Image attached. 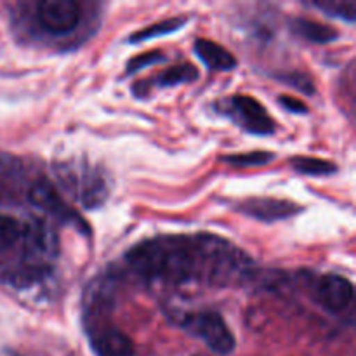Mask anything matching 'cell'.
Wrapping results in <instances>:
<instances>
[{"mask_svg":"<svg viewBox=\"0 0 356 356\" xmlns=\"http://www.w3.org/2000/svg\"><path fill=\"white\" fill-rule=\"evenodd\" d=\"M125 263L136 277L172 287H232L252 273V261L242 249L211 233L143 240L125 254Z\"/></svg>","mask_w":356,"mask_h":356,"instance_id":"obj_1","label":"cell"},{"mask_svg":"<svg viewBox=\"0 0 356 356\" xmlns=\"http://www.w3.org/2000/svg\"><path fill=\"white\" fill-rule=\"evenodd\" d=\"M54 174L61 190L86 209L99 207L110 195L111 179L106 170L86 160L58 163Z\"/></svg>","mask_w":356,"mask_h":356,"instance_id":"obj_2","label":"cell"},{"mask_svg":"<svg viewBox=\"0 0 356 356\" xmlns=\"http://www.w3.org/2000/svg\"><path fill=\"white\" fill-rule=\"evenodd\" d=\"M176 322L184 332L200 339L211 351L219 356H228L235 351V336L216 312H191L176 315Z\"/></svg>","mask_w":356,"mask_h":356,"instance_id":"obj_3","label":"cell"},{"mask_svg":"<svg viewBox=\"0 0 356 356\" xmlns=\"http://www.w3.org/2000/svg\"><path fill=\"white\" fill-rule=\"evenodd\" d=\"M38 176H31L26 163L16 155L0 152V207H23Z\"/></svg>","mask_w":356,"mask_h":356,"instance_id":"obj_4","label":"cell"},{"mask_svg":"<svg viewBox=\"0 0 356 356\" xmlns=\"http://www.w3.org/2000/svg\"><path fill=\"white\" fill-rule=\"evenodd\" d=\"M35 21L51 37H66L79 28L82 7L75 0H40L35 6Z\"/></svg>","mask_w":356,"mask_h":356,"instance_id":"obj_5","label":"cell"},{"mask_svg":"<svg viewBox=\"0 0 356 356\" xmlns=\"http://www.w3.org/2000/svg\"><path fill=\"white\" fill-rule=\"evenodd\" d=\"M219 110H221V113L228 115L238 127L250 132V134H273L275 129H277V124L270 117L266 108L250 96L238 94V96L228 97L219 104Z\"/></svg>","mask_w":356,"mask_h":356,"instance_id":"obj_6","label":"cell"},{"mask_svg":"<svg viewBox=\"0 0 356 356\" xmlns=\"http://www.w3.org/2000/svg\"><path fill=\"white\" fill-rule=\"evenodd\" d=\"M28 205H33L35 209L45 212L52 219H58L59 222L73 225L76 229H83L86 233L89 232L86 221L73 209H70L66 205V202L61 198V193L58 191V188L51 181L45 179V177L38 176L33 181V184L30 188V193H28Z\"/></svg>","mask_w":356,"mask_h":356,"instance_id":"obj_7","label":"cell"},{"mask_svg":"<svg viewBox=\"0 0 356 356\" xmlns=\"http://www.w3.org/2000/svg\"><path fill=\"white\" fill-rule=\"evenodd\" d=\"M87 336L96 356H136L134 343L118 327L97 320H87Z\"/></svg>","mask_w":356,"mask_h":356,"instance_id":"obj_8","label":"cell"},{"mask_svg":"<svg viewBox=\"0 0 356 356\" xmlns=\"http://www.w3.org/2000/svg\"><path fill=\"white\" fill-rule=\"evenodd\" d=\"M353 284L341 275H323L315 285V299L330 313H343L353 301Z\"/></svg>","mask_w":356,"mask_h":356,"instance_id":"obj_9","label":"cell"},{"mask_svg":"<svg viewBox=\"0 0 356 356\" xmlns=\"http://www.w3.org/2000/svg\"><path fill=\"white\" fill-rule=\"evenodd\" d=\"M236 211L249 216V218L257 219V221L275 222L299 214V212L302 211V207L291 200H282V198L254 197L240 202V204L236 205Z\"/></svg>","mask_w":356,"mask_h":356,"instance_id":"obj_10","label":"cell"},{"mask_svg":"<svg viewBox=\"0 0 356 356\" xmlns=\"http://www.w3.org/2000/svg\"><path fill=\"white\" fill-rule=\"evenodd\" d=\"M195 52L204 61V65L214 72H229L236 66L235 56L228 49L207 38H198L195 42Z\"/></svg>","mask_w":356,"mask_h":356,"instance_id":"obj_11","label":"cell"},{"mask_svg":"<svg viewBox=\"0 0 356 356\" xmlns=\"http://www.w3.org/2000/svg\"><path fill=\"white\" fill-rule=\"evenodd\" d=\"M291 31L296 37L312 42V44H330L339 37V31L334 26L323 24L320 21L306 19V17H294L291 21Z\"/></svg>","mask_w":356,"mask_h":356,"instance_id":"obj_12","label":"cell"},{"mask_svg":"<svg viewBox=\"0 0 356 356\" xmlns=\"http://www.w3.org/2000/svg\"><path fill=\"white\" fill-rule=\"evenodd\" d=\"M198 79V70L195 68L190 63H181V65L172 66V68L165 70L163 73L156 75L155 79L148 80V82H141L134 90L138 89H149L152 86L156 87H170V86H179V83H190Z\"/></svg>","mask_w":356,"mask_h":356,"instance_id":"obj_13","label":"cell"},{"mask_svg":"<svg viewBox=\"0 0 356 356\" xmlns=\"http://www.w3.org/2000/svg\"><path fill=\"white\" fill-rule=\"evenodd\" d=\"M186 21H188L186 17H169V19L159 21V23L149 24V26H146V28H143V30L132 33L129 40H131L132 44H134V42H136V44H139V42L149 40V38L174 33V31L181 30V28L184 26V23H186Z\"/></svg>","mask_w":356,"mask_h":356,"instance_id":"obj_14","label":"cell"},{"mask_svg":"<svg viewBox=\"0 0 356 356\" xmlns=\"http://www.w3.org/2000/svg\"><path fill=\"white\" fill-rule=\"evenodd\" d=\"M309 6L323 10L325 14L334 17L355 23L356 21V2L355 0H313Z\"/></svg>","mask_w":356,"mask_h":356,"instance_id":"obj_15","label":"cell"},{"mask_svg":"<svg viewBox=\"0 0 356 356\" xmlns=\"http://www.w3.org/2000/svg\"><path fill=\"white\" fill-rule=\"evenodd\" d=\"M292 167L306 176H329L337 170L336 163L323 159H312V156H296L292 159Z\"/></svg>","mask_w":356,"mask_h":356,"instance_id":"obj_16","label":"cell"},{"mask_svg":"<svg viewBox=\"0 0 356 356\" xmlns=\"http://www.w3.org/2000/svg\"><path fill=\"white\" fill-rule=\"evenodd\" d=\"M275 159V153L270 152H250V153H238V155L222 156V162L243 169V167H261L270 163Z\"/></svg>","mask_w":356,"mask_h":356,"instance_id":"obj_17","label":"cell"},{"mask_svg":"<svg viewBox=\"0 0 356 356\" xmlns=\"http://www.w3.org/2000/svg\"><path fill=\"white\" fill-rule=\"evenodd\" d=\"M165 61V58H163L162 52H146V54H141V56H136L134 59H131L127 65V73L131 75V73L134 72H139V70H143L145 66H152V65H156V63H162Z\"/></svg>","mask_w":356,"mask_h":356,"instance_id":"obj_18","label":"cell"},{"mask_svg":"<svg viewBox=\"0 0 356 356\" xmlns=\"http://www.w3.org/2000/svg\"><path fill=\"white\" fill-rule=\"evenodd\" d=\"M282 80L306 94H313V90H315L313 89L312 79H309L308 75H305V73H289V75L282 76Z\"/></svg>","mask_w":356,"mask_h":356,"instance_id":"obj_19","label":"cell"},{"mask_svg":"<svg viewBox=\"0 0 356 356\" xmlns=\"http://www.w3.org/2000/svg\"><path fill=\"white\" fill-rule=\"evenodd\" d=\"M278 103H280L287 111H292V113H306V111H308V106H306L301 99H298V97L280 96Z\"/></svg>","mask_w":356,"mask_h":356,"instance_id":"obj_20","label":"cell"}]
</instances>
